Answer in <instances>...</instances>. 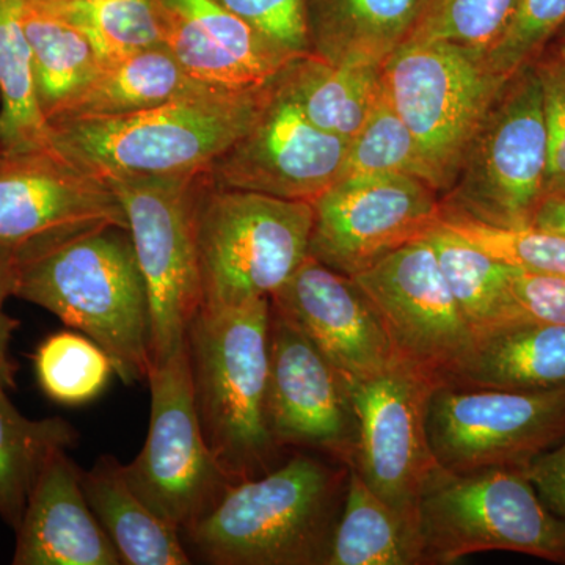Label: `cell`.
Masks as SVG:
<instances>
[{
	"instance_id": "cell-1",
	"label": "cell",
	"mask_w": 565,
	"mask_h": 565,
	"mask_svg": "<svg viewBox=\"0 0 565 565\" xmlns=\"http://www.w3.org/2000/svg\"><path fill=\"white\" fill-rule=\"evenodd\" d=\"M349 465L296 452L269 473L234 482L181 531L189 555L214 565H327Z\"/></svg>"
},
{
	"instance_id": "cell-2",
	"label": "cell",
	"mask_w": 565,
	"mask_h": 565,
	"mask_svg": "<svg viewBox=\"0 0 565 565\" xmlns=\"http://www.w3.org/2000/svg\"><path fill=\"white\" fill-rule=\"evenodd\" d=\"M14 297L102 345L125 384L151 367L150 303L128 228L103 226L14 262Z\"/></svg>"
},
{
	"instance_id": "cell-3",
	"label": "cell",
	"mask_w": 565,
	"mask_h": 565,
	"mask_svg": "<svg viewBox=\"0 0 565 565\" xmlns=\"http://www.w3.org/2000/svg\"><path fill=\"white\" fill-rule=\"evenodd\" d=\"M270 299L202 307L185 333L193 401L212 455L232 482L269 473L282 449L267 424Z\"/></svg>"
},
{
	"instance_id": "cell-4",
	"label": "cell",
	"mask_w": 565,
	"mask_h": 565,
	"mask_svg": "<svg viewBox=\"0 0 565 565\" xmlns=\"http://www.w3.org/2000/svg\"><path fill=\"white\" fill-rule=\"evenodd\" d=\"M274 81L250 90L207 88L120 117L52 121V137L62 154L103 180L204 173L252 128Z\"/></svg>"
},
{
	"instance_id": "cell-5",
	"label": "cell",
	"mask_w": 565,
	"mask_h": 565,
	"mask_svg": "<svg viewBox=\"0 0 565 565\" xmlns=\"http://www.w3.org/2000/svg\"><path fill=\"white\" fill-rule=\"evenodd\" d=\"M424 565L482 552H512L565 564V523L522 468L451 471L435 467L418 504Z\"/></svg>"
},
{
	"instance_id": "cell-6",
	"label": "cell",
	"mask_w": 565,
	"mask_h": 565,
	"mask_svg": "<svg viewBox=\"0 0 565 565\" xmlns=\"http://www.w3.org/2000/svg\"><path fill=\"white\" fill-rule=\"evenodd\" d=\"M313 203L215 188L203 173L196 204L202 307L270 297L310 256Z\"/></svg>"
},
{
	"instance_id": "cell-7",
	"label": "cell",
	"mask_w": 565,
	"mask_h": 565,
	"mask_svg": "<svg viewBox=\"0 0 565 565\" xmlns=\"http://www.w3.org/2000/svg\"><path fill=\"white\" fill-rule=\"evenodd\" d=\"M546 170L548 140L533 62L494 96L441 207L504 228L533 226L546 196Z\"/></svg>"
},
{
	"instance_id": "cell-8",
	"label": "cell",
	"mask_w": 565,
	"mask_h": 565,
	"mask_svg": "<svg viewBox=\"0 0 565 565\" xmlns=\"http://www.w3.org/2000/svg\"><path fill=\"white\" fill-rule=\"evenodd\" d=\"M381 73L386 102L414 134L434 189L444 196L504 77L481 52L426 41H405Z\"/></svg>"
},
{
	"instance_id": "cell-9",
	"label": "cell",
	"mask_w": 565,
	"mask_h": 565,
	"mask_svg": "<svg viewBox=\"0 0 565 565\" xmlns=\"http://www.w3.org/2000/svg\"><path fill=\"white\" fill-rule=\"evenodd\" d=\"M203 173L106 178L120 200L150 303L151 364L185 344L203 305L196 204Z\"/></svg>"
},
{
	"instance_id": "cell-10",
	"label": "cell",
	"mask_w": 565,
	"mask_h": 565,
	"mask_svg": "<svg viewBox=\"0 0 565 565\" xmlns=\"http://www.w3.org/2000/svg\"><path fill=\"white\" fill-rule=\"evenodd\" d=\"M147 381L150 429L140 455L125 465V475L156 514L182 531L210 512L234 482L204 438L185 344L151 364Z\"/></svg>"
},
{
	"instance_id": "cell-11",
	"label": "cell",
	"mask_w": 565,
	"mask_h": 565,
	"mask_svg": "<svg viewBox=\"0 0 565 565\" xmlns=\"http://www.w3.org/2000/svg\"><path fill=\"white\" fill-rule=\"evenodd\" d=\"M426 426L438 467L523 468L565 437V388L438 385L427 404Z\"/></svg>"
},
{
	"instance_id": "cell-12",
	"label": "cell",
	"mask_w": 565,
	"mask_h": 565,
	"mask_svg": "<svg viewBox=\"0 0 565 565\" xmlns=\"http://www.w3.org/2000/svg\"><path fill=\"white\" fill-rule=\"evenodd\" d=\"M352 278L373 303L397 362L437 386L462 370L475 337L426 237L388 253Z\"/></svg>"
},
{
	"instance_id": "cell-13",
	"label": "cell",
	"mask_w": 565,
	"mask_h": 565,
	"mask_svg": "<svg viewBox=\"0 0 565 565\" xmlns=\"http://www.w3.org/2000/svg\"><path fill=\"white\" fill-rule=\"evenodd\" d=\"M435 386L397 360L373 377L345 385L356 422L349 467L386 504L418 522L423 487L438 465L426 426Z\"/></svg>"
},
{
	"instance_id": "cell-14",
	"label": "cell",
	"mask_w": 565,
	"mask_h": 565,
	"mask_svg": "<svg viewBox=\"0 0 565 565\" xmlns=\"http://www.w3.org/2000/svg\"><path fill=\"white\" fill-rule=\"evenodd\" d=\"M310 255L355 277L440 222V193L408 174L343 178L313 203Z\"/></svg>"
},
{
	"instance_id": "cell-15",
	"label": "cell",
	"mask_w": 565,
	"mask_h": 565,
	"mask_svg": "<svg viewBox=\"0 0 565 565\" xmlns=\"http://www.w3.org/2000/svg\"><path fill=\"white\" fill-rule=\"evenodd\" d=\"M109 225L128 221L98 174L58 150L0 151V250L14 262Z\"/></svg>"
},
{
	"instance_id": "cell-16",
	"label": "cell",
	"mask_w": 565,
	"mask_h": 565,
	"mask_svg": "<svg viewBox=\"0 0 565 565\" xmlns=\"http://www.w3.org/2000/svg\"><path fill=\"white\" fill-rule=\"evenodd\" d=\"M348 145L308 120L275 77L252 128L204 177L215 188L315 203L343 178Z\"/></svg>"
},
{
	"instance_id": "cell-17",
	"label": "cell",
	"mask_w": 565,
	"mask_h": 565,
	"mask_svg": "<svg viewBox=\"0 0 565 565\" xmlns=\"http://www.w3.org/2000/svg\"><path fill=\"white\" fill-rule=\"evenodd\" d=\"M267 424L275 444L351 465L356 422L340 374L310 338L270 307Z\"/></svg>"
},
{
	"instance_id": "cell-18",
	"label": "cell",
	"mask_w": 565,
	"mask_h": 565,
	"mask_svg": "<svg viewBox=\"0 0 565 565\" xmlns=\"http://www.w3.org/2000/svg\"><path fill=\"white\" fill-rule=\"evenodd\" d=\"M269 299L274 311L310 338L344 385L373 377L396 360L362 288L311 255Z\"/></svg>"
},
{
	"instance_id": "cell-19",
	"label": "cell",
	"mask_w": 565,
	"mask_h": 565,
	"mask_svg": "<svg viewBox=\"0 0 565 565\" xmlns=\"http://www.w3.org/2000/svg\"><path fill=\"white\" fill-rule=\"evenodd\" d=\"M166 47L199 84L250 90L270 84L296 55L282 51L215 0H161Z\"/></svg>"
},
{
	"instance_id": "cell-20",
	"label": "cell",
	"mask_w": 565,
	"mask_h": 565,
	"mask_svg": "<svg viewBox=\"0 0 565 565\" xmlns=\"http://www.w3.org/2000/svg\"><path fill=\"white\" fill-rule=\"evenodd\" d=\"M14 531V565L121 564L85 498L82 470L66 449L41 468Z\"/></svg>"
},
{
	"instance_id": "cell-21",
	"label": "cell",
	"mask_w": 565,
	"mask_h": 565,
	"mask_svg": "<svg viewBox=\"0 0 565 565\" xmlns=\"http://www.w3.org/2000/svg\"><path fill=\"white\" fill-rule=\"evenodd\" d=\"M444 385L516 392L565 388V326L522 318L481 334L462 370Z\"/></svg>"
},
{
	"instance_id": "cell-22",
	"label": "cell",
	"mask_w": 565,
	"mask_h": 565,
	"mask_svg": "<svg viewBox=\"0 0 565 565\" xmlns=\"http://www.w3.org/2000/svg\"><path fill=\"white\" fill-rule=\"evenodd\" d=\"M88 505L125 565H188L192 557L181 531L134 492L117 457L103 456L82 470Z\"/></svg>"
},
{
	"instance_id": "cell-23",
	"label": "cell",
	"mask_w": 565,
	"mask_h": 565,
	"mask_svg": "<svg viewBox=\"0 0 565 565\" xmlns=\"http://www.w3.org/2000/svg\"><path fill=\"white\" fill-rule=\"evenodd\" d=\"M311 54L341 66H382L407 39L419 0H307Z\"/></svg>"
},
{
	"instance_id": "cell-24",
	"label": "cell",
	"mask_w": 565,
	"mask_h": 565,
	"mask_svg": "<svg viewBox=\"0 0 565 565\" xmlns=\"http://www.w3.org/2000/svg\"><path fill=\"white\" fill-rule=\"evenodd\" d=\"M207 88L193 81L166 46L152 47L98 62L84 88L50 122L136 114Z\"/></svg>"
},
{
	"instance_id": "cell-25",
	"label": "cell",
	"mask_w": 565,
	"mask_h": 565,
	"mask_svg": "<svg viewBox=\"0 0 565 565\" xmlns=\"http://www.w3.org/2000/svg\"><path fill=\"white\" fill-rule=\"evenodd\" d=\"M277 84L308 120L348 143L384 96L381 66L333 65L315 54L286 66Z\"/></svg>"
},
{
	"instance_id": "cell-26",
	"label": "cell",
	"mask_w": 565,
	"mask_h": 565,
	"mask_svg": "<svg viewBox=\"0 0 565 565\" xmlns=\"http://www.w3.org/2000/svg\"><path fill=\"white\" fill-rule=\"evenodd\" d=\"M327 565H424L419 522L386 504L349 467Z\"/></svg>"
},
{
	"instance_id": "cell-27",
	"label": "cell",
	"mask_w": 565,
	"mask_h": 565,
	"mask_svg": "<svg viewBox=\"0 0 565 565\" xmlns=\"http://www.w3.org/2000/svg\"><path fill=\"white\" fill-rule=\"evenodd\" d=\"M22 3L0 0V151L57 150L40 103Z\"/></svg>"
},
{
	"instance_id": "cell-28",
	"label": "cell",
	"mask_w": 565,
	"mask_h": 565,
	"mask_svg": "<svg viewBox=\"0 0 565 565\" xmlns=\"http://www.w3.org/2000/svg\"><path fill=\"white\" fill-rule=\"evenodd\" d=\"M426 239L475 340L523 318L509 291L511 267L479 250L440 222Z\"/></svg>"
},
{
	"instance_id": "cell-29",
	"label": "cell",
	"mask_w": 565,
	"mask_h": 565,
	"mask_svg": "<svg viewBox=\"0 0 565 565\" xmlns=\"http://www.w3.org/2000/svg\"><path fill=\"white\" fill-rule=\"evenodd\" d=\"M41 107L54 118L84 88L98 66L87 36L43 3H22Z\"/></svg>"
},
{
	"instance_id": "cell-30",
	"label": "cell",
	"mask_w": 565,
	"mask_h": 565,
	"mask_svg": "<svg viewBox=\"0 0 565 565\" xmlns=\"http://www.w3.org/2000/svg\"><path fill=\"white\" fill-rule=\"evenodd\" d=\"M0 384V516L20 525L36 476L54 452L76 444L77 430L66 419H31L21 414Z\"/></svg>"
},
{
	"instance_id": "cell-31",
	"label": "cell",
	"mask_w": 565,
	"mask_h": 565,
	"mask_svg": "<svg viewBox=\"0 0 565 565\" xmlns=\"http://www.w3.org/2000/svg\"><path fill=\"white\" fill-rule=\"evenodd\" d=\"M43 6L87 36L98 62L166 46L161 0H58Z\"/></svg>"
},
{
	"instance_id": "cell-32",
	"label": "cell",
	"mask_w": 565,
	"mask_h": 565,
	"mask_svg": "<svg viewBox=\"0 0 565 565\" xmlns=\"http://www.w3.org/2000/svg\"><path fill=\"white\" fill-rule=\"evenodd\" d=\"M36 381L50 399L63 405L90 403L115 374L102 345L76 330L47 337L33 355Z\"/></svg>"
},
{
	"instance_id": "cell-33",
	"label": "cell",
	"mask_w": 565,
	"mask_h": 565,
	"mask_svg": "<svg viewBox=\"0 0 565 565\" xmlns=\"http://www.w3.org/2000/svg\"><path fill=\"white\" fill-rule=\"evenodd\" d=\"M516 3L519 0H419L405 41L457 44L486 55L508 29Z\"/></svg>"
},
{
	"instance_id": "cell-34",
	"label": "cell",
	"mask_w": 565,
	"mask_h": 565,
	"mask_svg": "<svg viewBox=\"0 0 565 565\" xmlns=\"http://www.w3.org/2000/svg\"><path fill=\"white\" fill-rule=\"evenodd\" d=\"M384 173L408 174L433 185L414 134L382 96L363 128L349 141L343 178Z\"/></svg>"
},
{
	"instance_id": "cell-35",
	"label": "cell",
	"mask_w": 565,
	"mask_h": 565,
	"mask_svg": "<svg viewBox=\"0 0 565 565\" xmlns=\"http://www.w3.org/2000/svg\"><path fill=\"white\" fill-rule=\"evenodd\" d=\"M440 223L505 266L565 277V237L559 234L537 226L504 228L448 211Z\"/></svg>"
},
{
	"instance_id": "cell-36",
	"label": "cell",
	"mask_w": 565,
	"mask_h": 565,
	"mask_svg": "<svg viewBox=\"0 0 565 565\" xmlns=\"http://www.w3.org/2000/svg\"><path fill=\"white\" fill-rule=\"evenodd\" d=\"M565 25V0H519L501 39L487 52L490 68L508 79L541 57Z\"/></svg>"
},
{
	"instance_id": "cell-37",
	"label": "cell",
	"mask_w": 565,
	"mask_h": 565,
	"mask_svg": "<svg viewBox=\"0 0 565 565\" xmlns=\"http://www.w3.org/2000/svg\"><path fill=\"white\" fill-rule=\"evenodd\" d=\"M282 51L311 54L307 0H215Z\"/></svg>"
},
{
	"instance_id": "cell-38",
	"label": "cell",
	"mask_w": 565,
	"mask_h": 565,
	"mask_svg": "<svg viewBox=\"0 0 565 565\" xmlns=\"http://www.w3.org/2000/svg\"><path fill=\"white\" fill-rule=\"evenodd\" d=\"M542 88V107L546 140H548V170L546 193L565 178V61L544 54L535 61Z\"/></svg>"
},
{
	"instance_id": "cell-39",
	"label": "cell",
	"mask_w": 565,
	"mask_h": 565,
	"mask_svg": "<svg viewBox=\"0 0 565 565\" xmlns=\"http://www.w3.org/2000/svg\"><path fill=\"white\" fill-rule=\"evenodd\" d=\"M509 291L523 318L565 326V277L511 267Z\"/></svg>"
},
{
	"instance_id": "cell-40",
	"label": "cell",
	"mask_w": 565,
	"mask_h": 565,
	"mask_svg": "<svg viewBox=\"0 0 565 565\" xmlns=\"http://www.w3.org/2000/svg\"><path fill=\"white\" fill-rule=\"evenodd\" d=\"M522 470L546 508L565 523V437Z\"/></svg>"
},
{
	"instance_id": "cell-41",
	"label": "cell",
	"mask_w": 565,
	"mask_h": 565,
	"mask_svg": "<svg viewBox=\"0 0 565 565\" xmlns=\"http://www.w3.org/2000/svg\"><path fill=\"white\" fill-rule=\"evenodd\" d=\"M14 277H17V269H14L13 256L0 250V384L9 390L14 388V374H17V366L10 355V344L20 322L10 318L3 311V307L9 297H14Z\"/></svg>"
},
{
	"instance_id": "cell-42",
	"label": "cell",
	"mask_w": 565,
	"mask_h": 565,
	"mask_svg": "<svg viewBox=\"0 0 565 565\" xmlns=\"http://www.w3.org/2000/svg\"><path fill=\"white\" fill-rule=\"evenodd\" d=\"M533 226L565 237V199L559 195H546L539 206Z\"/></svg>"
},
{
	"instance_id": "cell-43",
	"label": "cell",
	"mask_w": 565,
	"mask_h": 565,
	"mask_svg": "<svg viewBox=\"0 0 565 565\" xmlns=\"http://www.w3.org/2000/svg\"><path fill=\"white\" fill-rule=\"evenodd\" d=\"M544 52H546V54L556 55V57L565 61V25L556 33L555 39L552 40V43L546 46ZM544 52H542V54H544Z\"/></svg>"
},
{
	"instance_id": "cell-44",
	"label": "cell",
	"mask_w": 565,
	"mask_h": 565,
	"mask_svg": "<svg viewBox=\"0 0 565 565\" xmlns=\"http://www.w3.org/2000/svg\"><path fill=\"white\" fill-rule=\"evenodd\" d=\"M546 195H559L563 196V199H565V178L563 181L556 182V184L553 185L552 189H550Z\"/></svg>"
},
{
	"instance_id": "cell-45",
	"label": "cell",
	"mask_w": 565,
	"mask_h": 565,
	"mask_svg": "<svg viewBox=\"0 0 565 565\" xmlns=\"http://www.w3.org/2000/svg\"><path fill=\"white\" fill-rule=\"evenodd\" d=\"M29 2L52 3V2H58V0H29Z\"/></svg>"
}]
</instances>
